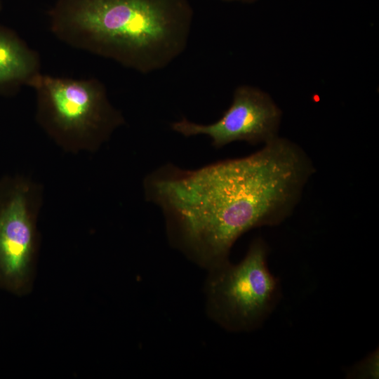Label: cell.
I'll return each mask as SVG.
<instances>
[{
	"mask_svg": "<svg viewBox=\"0 0 379 379\" xmlns=\"http://www.w3.org/2000/svg\"><path fill=\"white\" fill-rule=\"evenodd\" d=\"M268 247L254 239L238 263L230 260L208 270L204 286L208 317L230 332L258 328L281 298L279 280L267 266Z\"/></svg>",
	"mask_w": 379,
	"mask_h": 379,
	"instance_id": "cell-4",
	"label": "cell"
},
{
	"mask_svg": "<svg viewBox=\"0 0 379 379\" xmlns=\"http://www.w3.org/2000/svg\"><path fill=\"white\" fill-rule=\"evenodd\" d=\"M41 190L20 175L0 180V286L20 291L29 277L36 246Z\"/></svg>",
	"mask_w": 379,
	"mask_h": 379,
	"instance_id": "cell-5",
	"label": "cell"
},
{
	"mask_svg": "<svg viewBox=\"0 0 379 379\" xmlns=\"http://www.w3.org/2000/svg\"><path fill=\"white\" fill-rule=\"evenodd\" d=\"M314 172L298 145L278 136L248 156L195 170L164 165L143 188L163 213L171 245L208 270L230 260L244 233L289 217Z\"/></svg>",
	"mask_w": 379,
	"mask_h": 379,
	"instance_id": "cell-1",
	"label": "cell"
},
{
	"mask_svg": "<svg viewBox=\"0 0 379 379\" xmlns=\"http://www.w3.org/2000/svg\"><path fill=\"white\" fill-rule=\"evenodd\" d=\"M40 69L39 54L15 31L0 25V97L29 86Z\"/></svg>",
	"mask_w": 379,
	"mask_h": 379,
	"instance_id": "cell-7",
	"label": "cell"
},
{
	"mask_svg": "<svg viewBox=\"0 0 379 379\" xmlns=\"http://www.w3.org/2000/svg\"><path fill=\"white\" fill-rule=\"evenodd\" d=\"M48 16L67 45L149 74L185 51L193 10L188 0H57Z\"/></svg>",
	"mask_w": 379,
	"mask_h": 379,
	"instance_id": "cell-2",
	"label": "cell"
},
{
	"mask_svg": "<svg viewBox=\"0 0 379 379\" xmlns=\"http://www.w3.org/2000/svg\"><path fill=\"white\" fill-rule=\"evenodd\" d=\"M1 0H0V9H1Z\"/></svg>",
	"mask_w": 379,
	"mask_h": 379,
	"instance_id": "cell-9",
	"label": "cell"
},
{
	"mask_svg": "<svg viewBox=\"0 0 379 379\" xmlns=\"http://www.w3.org/2000/svg\"><path fill=\"white\" fill-rule=\"evenodd\" d=\"M36 94V118L46 133L66 150L94 151L125 124L96 78L72 79L41 72L29 86Z\"/></svg>",
	"mask_w": 379,
	"mask_h": 379,
	"instance_id": "cell-3",
	"label": "cell"
},
{
	"mask_svg": "<svg viewBox=\"0 0 379 379\" xmlns=\"http://www.w3.org/2000/svg\"><path fill=\"white\" fill-rule=\"evenodd\" d=\"M281 118V110L267 93L243 85L235 89L231 105L215 122L199 124L183 117L171 128L185 137L207 135L219 149L235 141L265 144L278 137Z\"/></svg>",
	"mask_w": 379,
	"mask_h": 379,
	"instance_id": "cell-6",
	"label": "cell"
},
{
	"mask_svg": "<svg viewBox=\"0 0 379 379\" xmlns=\"http://www.w3.org/2000/svg\"><path fill=\"white\" fill-rule=\"evenodd\" d=\"M225 1H240L244 3H253L257 0H222Z\"/></svg>",
	"mask_w": 379,
	"mask_h": 379,
	"instance_id": "cell-8",
	"label": "cell"
}]
</instances>
